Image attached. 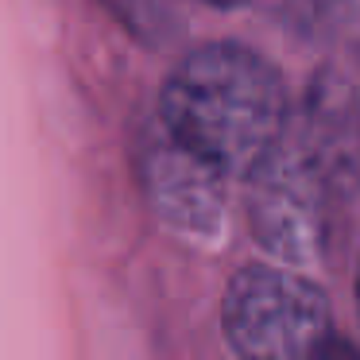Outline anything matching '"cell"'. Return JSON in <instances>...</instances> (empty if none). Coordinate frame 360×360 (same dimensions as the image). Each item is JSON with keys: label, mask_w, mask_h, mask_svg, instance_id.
Wrapping results in <instances>:
<instances>
[{"label": "cell", "mask_w": 360, "mask_h": 360, "mask_svg": "<svg viewBox=\"0 0 360 360\" xmlns=\"http://www.w3.org/2000/svg\"><path fill=\"white\" fill-rule=\"evenodd\" d=\"M159 120L221 174L248 179L290 124L283 78L240 43H205L171 70Z\"/></svg>", "instance_id": "obj_1"}, {"label": "cell", "mask_w": 360, "mask_h": 360, "mask_svg": "<svg viewBox=\"0 0 360 360\" xmlns=\"http://www.w3.org/2000/svg\"><path fill=\"white\" fill-rule=\"evenodd\" d=\"M221 326L229 345L248 360L314 356L329 341V298L298 271L252 264L229 283Z\"/></svg>", "instance_id": "obj_2"}, {"label": "cell", "mask_w": 360, "mask_h": 360, "mask_svg": "<svg viewBox=\"0 0 360 360\" xmlns=\"http://www.w3.org/2000/svg\"><path fill=\"white\" fill-rule=\"evenodd\" d=\"M341 202V190L290 124L248 174V217L256 240L287 264H314L326 252L329 210Z\"/></svg>", "instance_id": "obj_3"}, {"label": "cell", "mask_w": 360, "mask_h": 360, "mask_svg": "<svg viewBox=\"0 0 360 360\" xmlns=\"http://www.w3.org/2000/svg\"><path fill=\"white\" fill-rule=\"evenodd\" d=\"M221 179L202 155L174 140L159 120V136L151 140L143 159V186L171 225L179 229H213L221 213Z\"/></svg>", "instance_id": "obj_4"}, {"label": "cell", "mask_w": 360, "mask_h": 360, "mask_svg": "<svg viewBox=\"0 0 360 360\" xmlns=\"http://www.w3.org/2000/svg\"><path fill=\"white\" fill-rule=\"evenodd\" d=\"M298 140L314 151L341 198L349 202L360 186V105L352 89L337 74H321L306 94V109L298 124H290Z\"/></svg>", "instance_id": "obj_5"}, {"label": "cell", "mask_w": 360, "mask_h": 360, "mask_svg": "<svg viewBox=\"0 0 360 360\" xmlns=\"http://www.w3.org/2000/svg\"><path fill=\"white\" fill-rule=\"evenodd\" d=\"M105 4H109L140 39H151V43L163 39V35L171 32V24L179 20V12L171 8V0H105Z\"/></svg>", "instance_id": "obj_6"}, {"label": "cell", "mask_w": 360, "mask_h": 360, "mask_svg": "<svg viewBox=\"0 0 360 360\" xmlns=\"http://www.w3.org/2000/svg\"><path fill=\"white\" fill-rule=\"evenodd\" d=\"M205 4H217V8H236V4H248V0H205Z\"/></svg>", "instance_id": "obj_7"}, {"label": "cell", "mask_w": 360, "mask_h": 360, "mask_svg": "<svg viewBox=\"0 0 360 360\" xmlns=\"http://www.w3.org/2000/svg\"><path fill=\"white\" fill-rule=\"evenodd\" d=\"M356 310H360V267H356Z\"/></svg>", "instance_id": "obj_8"}]
</instances>
